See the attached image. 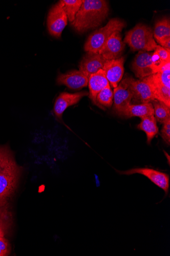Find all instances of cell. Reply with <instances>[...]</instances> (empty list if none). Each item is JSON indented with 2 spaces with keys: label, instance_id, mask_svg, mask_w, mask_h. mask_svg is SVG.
<instances>
[{
  "label": "cell",
  "instance_id": "1",
  "mask_svg": "<svg viewBox=\"0 0 170 256\" xmlns=\"http://www.w3.org/2000/svg\"><path fill=\"white\" fill-rule=\"evenodd\" d=\"M109 12V4L105 0H83L71 26L76 32H84L101 26Z\"/></svg>",
  "mask_w": 170,
  "mask_h": 256
},
{
  "label": "cell",
  "instance_id": "2",
  "mask_svg": "<svg viewBox=\"0 0 170 256\" xmlns=\"http://www.w3.org/2000/svg\"><path fill=\"white\" fill-rule=\"evenodd\" d=\"M21 171L13 157L0 170V207L4 206L14 194Z\"/></svg>",
  "mask_w": 170,
  "mask_h": 256
},
{
  "label": "cell",
  "instance_id": "3",
  "mask_svg": "<svg viewBox=\"0 0 170 256\" xmlns=\"http://www.w3.org/2000/svg\"><path fill=\"white\" fill-rule=\"evenodd\" d=\"M124 42L127 44L133 52L155 51L158 46L152 28L143 24H137L128 32Z\"/></svg>",
  "mask_w": 170,
  "mask_h": 256
},
{
  "label": "cell",
  "instance_id": "4",
  "mask_svg": "<svg viewBox=\"0 0 170 256\" xmlns=\"http://www.w3.org/2000/svg\"><path fill=\"white\" fill-rule=\"evenodd\" d=\"M126 23L118 18H112L107 24L91 34L84 46L87 52L98 54L108 39L115 32H122L126 27Z\"/></svg>",
  "mask_w": 170,
  "mask_h": 256
},
{
  "label": "cell",
  "instance_id": "5",
  "mask_svg": "<svg viewBox=\"0 0 170 256\" xmlns=\"http://www.w3.org/2000/svg\"><path fill=\"white\" fill-rule=\"evenodd\" d=\"M133 78L126 76L116 88L114 89V109L120 114L130 104L133 97L132 82Z\"/></svg>",
  "mask_w": 170,
  "mask_h": 256
},
{
  "label": "cell",
  "instance_id": "6",
  "mask_svg": "<svg viewBox=\"0 0 170 256\" xmlns=\"http://www.w3.org/2000/svg\"><path fill=\"white\" fill-rule=\"evenodd\" d=\"M67 22V15L59 2L52 8L48 13L47 19L48 32L52 36L59 38Z\"/></svg>",
  "mask_w": 170,
  "mask_h": 256
},
{
  "label": "cell",
  "instance_id": "7",
  "mask_svg": "<svg viewBox=\"0 0 170 256\" xmlns=\"http://www.w3.org/2000/svg\"><path fill=\"white\" fill-rule=\"evenodd\" d=\"M116 172L120 174L130 176L140 174L150 179L151 182L163 190L167 196L169 193L170 186L169 176L164 172L149 168H135L127 171Z\"/></svg>",
  "mask_w": 170,
  "mask_h": 256
},
{
  "label": "cell",
  "instance_id": "8",
  "mask_svg": "<svg viewBox=\"0 0 170 256\" xmlns=\"http://www.w3.org/2000/svg\"><path fill=\"white\" fill-rule=\"evenodd\" d=\"M153 54L139 52L136 55L132 62V68L137 78L143 79L157 73L152 60Z\"/></svg>",
  "mask_w": 170,
  "mask_h": 256
},
{
  "label": "cell",
  "instance_id": "9",
  "mask_svg": "<svg viewBox=\"0 0 170 256\" xmlns=\"http://www.w3.org/2000/svg\"><path fill=\"white\" fill-rule=\"evenodd\" d=\"M132 86L133 97L131 104L151 103L155 100L152 86L145 78L137 80L133 78Z\"/></svg>",
  "mask_w": 170,
  "mask_h": 256
},
{
  "label": "cell",
  "instance_id": "10",
  "mask_svg": "<svg viewBox=\"0 0 170 256\" xmlns=\"http://www.w3.org/2000/svg\"><path fill=\"white\" fill-rule=\"evenodd\" d=\"M126 44L123 42L120 32H115L107 41L98 53L106 60L118 59L121 58Z\"/></svg>",
  "mask_w": 170,
  "mask_h": 256
},
{
  "label": "cell",
  "instance_id": "11",
  "mask_svg": "<svg viewBox=\"0 0 170 256\" xmlns=\"http://www.w3.org/2000/svg\"><path fill=\"white\" fill-rule=\"evenodd\" d=\"M87 96H89V92L86 91L75 93L61 92L57 98L54 107L56 118L62 120L63 114L68 107L77 104L82 98Z\"/></svg>",
  "mask_w": 170,
  "mask_h": 256
},
{
  "label": "cell",
  "instance_id": "12",
  "mask_svg": "<svg viewBox=\"0 0 170 256\" xmlns=\"http://www.w3.org/2000/svg\"><path fill=\"white\" fill-rule=\"evenodd\" d=\"M125 58L121 57L116 60H106L103 71L109 83L114 88L122 80L124 74Z\"/></svg>",
  "mask_w": 170,
  "mask_h": 256
},
{
  "label": "cell",
  "instance_id": "13",
  "mask_svg": "<svg viewBox=\"0 0 170 256\" xmlns=\"http://www.w3.org/2000/svg\"><path fill=\"white\" fill-rule=\"evenodd\" d=\"M106 60L100 54L88 52L79 64L80 71L88 78L103 68Z\"/></svg>",
  "mask_w": 170,
  "mask_h": 256
},
{
  "label": "cell",
  "instance_id": "14",
  "mask_svg": "<svg viewBox=\"0 0 170 256\" xmlns=\"http://www.w3.org/2000/svg\"><path fill=\"white\" fill-rule=\"evenodd\" d=\"M89 78L82 72L74 70L59 75L58 84L65 85L72 90H80L88 85Z\"/></svg>",
  "mask_w": 170,
  "mask_h": 256
},
{
  "label": "cell",
  "instance_id": "15",
  "mask_svg": "<svg viewBox=\"0 0 170 256\" xmlns=\"http://www.w3.org/2000/svg\"><path fill=\"white\" fill-rule=\"evenodd\" d=\"M110 84L103 70H100L98 72L92 74L89 78L88 86L89 88V96L93 103L99 106L97 102V96L104 88Z\"/></svg>",
  "mask_w": 170,
  "mask_h": 256
},
{
  "label": "cell",
  "instance_id": "16",
  "mask_svg": "<svg viewBox=\"0 0 170 256\" xmlns=\"http://www.w3.org/2000/svg\"><path fill=\"white\" fill-rule=\"evenodd\" d=\"M120 116L127 118L138 117L142 118L147 116L154 115V109L152 102L130 104Z\"/></svg>",
  "mask_w": 170,
  "mask_h": 256
},
{
  "label": "cell",
  "instance_id": "17",
  "mask_svg": "<svg viewBox=\"0 0 170 256\" xmlns=\"http://www.w3.org/2000/svg\"><path fill=\"white\" fill-rule=\"evenodd\" d=\"M144 78L151 86L155 99L163 102L170 107V88L155 80L152 76Z\"/></svg>",
  "mask_w": 170,
  "mask_h": 256
},
{
  "label": "cell",
  "instance_id": "18",
  "mask_svg": "<svg viewBox=\"0 0 170 256\" xmlns=\"http://www.w3.org/2000/svg\"><path fill=\"white\" fill-rule=\"evenodd\" d=\"M141 122L137 126V128L144 132L147 134V143L151 144L153 139L159 133L157 120L154 115L147 116L141 118Z\"/></svg>",
  "mask_w": 170,
  "mask_h": 256
},
{
  "label": "cell",
  "instance_id": "19",
  "mask_svg": "<svg viewBox=\"0 0 170 256\" xmlns=\"http://www.w3.org/2000/svg\"><path fill=\"white\" fill-rule=\"evenodd\" d=\"M71 23L75 17L83 4L82 0H62L59 2Z\"/></svg>",
  "mask_w": 170,
  "mask_h": 256
},
{
  "label": "cell",
  "instance_id": "20",
  "mask_svg": "<svg viewBox=\"0 0 170 256\" xmlns=\"http://www.w3.org/2000/svg\"><path fill=\"white\" fill-rule=\"evenodd\" d=\"M152 104L154 107V116L157 121L163 124L170 120V107L157 100H154Z\"/></svg>",
  "mask_w": 170,
  "mask_h": 256
},
{
  "label": "cell",
  "instance_id": "21",
  "mask_svg": "<svg viewBox=\"0 0 170 256\" xmlns=\"http://www.w3.org/2000/svg\"><path fill=\"white\" fill-rule=\"evenodd\" d=\"M153 34L158 42L164 38L170 36V19L166 18L157 21Z\"/></svg>",
  "mask_w": 170,
  "mask_h": 256
},
{
  "label": "cell",
  "instance_id": "22",
  "mask_svg": "<svg viewBox=\"0 0 170 256\" xmlns=\"http://www.w3.org/2000/svg\"><path fill=\"white\" fill-rule=\"evenodd\" d=\"M114 98L113 92L110 86V84L101 90L96 100L99 108L105 110V107L110 108L113 104Z\"/></svg>",
  "mask_w": 170,
  "mask_h": 256
},
{
  "label": "cell",
  "instance_id": "23",
  "mask_svg": "<svg viewBox=\"0 0 170 256\" xmlns=\"http://www.w3.org/2000/svg\"><path fill=\"white\" fill-rule=\"evenodd\" d=\"M13 157L12 153L8 148L0 146V170H1Z\"/></svg>",
  "mask_w": 170,
  "mask_h": 256
},
{
  "label": "cell",
  "instance_id": "24",
  "mask_svg": "<svg viewBox=\"0 0 170 256\" xmlns=\"http://www.w3.org/2000/svg\"><path fill=\"white\" fill-rule=\"evenodd\" d=\"M161 134L164 142L169 146L170 144V120L163 124Z\"/></svg>",
  "mask_w": 170,
  "mask_h": 256
},
{
  "label": "cell",
  "instance_id": "25",
  "mask_svg": "<svg viewBox=\"0 0 170 256\" xmlns=\"http://www.w3.org/2000/svg\"><path fill=\"white\" fill-rule=\"evenodd\" d=\"M156 52L160 58L164 62H170V50L164 48L161 46H157Z\"/></svg>",
  "mask_w": 170,
  "mask_h": 256
},
{
  "label": "cell",
  "instance_id": "26",
  "mask_svg": "<svg viewBox=\"0 0 170 256\" xmlns=\"http://www.w3.org/2000/svg\"><path fill=\"white\" fill-rule=\"evenodd\" d=\"M8 240L4 238H0V256H7L9 253Z\"/></svg>",
  "mask_w": 170,
  "mask_h": 256
},
{
  "label": "cell",
  "instance_id": "27",
  "mask_svg": "<svg viewBox=\"0 0 170 256\" xmlns=\"http://www.w3.org/2000/svg\"><path fill=\"white\" fill-rule=\"evenodd\" d=\"M10 221V214L7 208H0V224Z\"/></svg>",
  "mask_w": 170,
  "mask_h": 256
},
{
  "label": "cell",
  "instance_id": "28",
  "mask_svg": "<svg viewBox=\"0 0 170 256\" xmlns=\"http://www.w3.org/2000/svg\"><path fill=\"white\" fill-rule=\"evenodd\" d=\"M10 226V221L0 224V238L5 237Z\"/></svg>",
  "mask_w": 170,
  "mask_h": 256
},
{
  "label": "cell",
  "instance_id": "29",
  "mask_svg": "<svg viewBox=\"0 0 170 256\" xmlns=\"http://www.w3.org/2000/svg\"><path fill=\"white\" fill-rule=\"evenodd\" d=\"M158 42L161 44L162 48L170 50V36L164 38L159 40Z\"/></svg>",
  "mask_w": 170,
  "mask_h": 256
}]
</instances>
